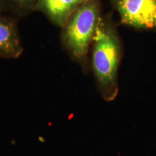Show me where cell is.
Returning <instances> with one entry per match:
<instances>
[{
	"mask_svg": "<svg viewBox=\"0 0 156 156\" xmlns=\"http://www.w3.org/2000/svg\"><path fill=\"white\" fill-rule=\"evenodd\" d=\"M91 67L97 87L106 101L119 93L118 74L122 58V44L112 15L101 16L92 43Z\"/></svg>",
	"mask_w": 156,
	"mask_h": 156,
	"instance_id": "cell-1",
	"label": "cell"
},
{
	"mask_svg": "<svg viewBox=\"0 0 156 156\" xmlns=\"http://www.w3.org/2000/svg\"><path fill=\"white\" fill-rule=\"evenodd\" d=\"M101 0H89L77 6L62 28V41L74 62L84 73L88 70V51L99 24Z\"/></svg>",
	"mask_w": 156,
	"mask_h": 156,
	"instance_id": "cell-2",
	"label": "cell"
},
{
	"mask_svg": "<svg viewBox=\"0 0 156 156\" xmlns=\"http://www.w3.org/2000/svg\"><path fill=\"white\" fill-rule=\"evenodd\" d=\"M122 24L142 30L156 29V0H110Z\"/></svg>",
	"mask_w": 156,
	"mask_h": 156,
	"instance_id": "cell-3",
	"label": "cell"
},
{
	"mask_svg": "<svg viewBox=\"0 0 156 156\" xmlns=\"http://www.w3.org/2000/svg\"><path fill=\"white\" fill-rule=\"evenodd\" d=\"M23 52V46L16 23L0 14V56L16 58Z\"/></svg>",
	"mask_w": 156,
	"mask_h": 156,
	"instance_id": "cell-4",
	"label": "cell"
},
{
	"mask_svg": "<svg viewBox=\"0 0 156 156\" xmlns=\"http://www.w3.org/2000/svg\"><path fill=\"white\" fill-rule=\"evenodd\" d=\"M79 4L75 0H38L36 11H40L58 28H62Z\"/></svg>",
	"mask_w": 156,
	"mask_h": 156,
	"instance_id": "cell-5",
	"label": "cell"
},
{
	"mask_svg": "<svg viewBox=\"0 0 156 156\" xmlns=\"http://www.w3.org/2000/svg\"><path fill=\"white\" fill-rule=\"evenodd\" d=\"M9 4L17 13L26 15L31 12L36 11L38 0H7Z\"/></svg>",
	"mask_w": 156,
	"mask_h": 156,
	"instance_id": "cell-6",
	"label": "cell"
},
{
	"mask_svg": "<svg viewBox=\"0 0 156 156\" xmlns=\"http://www.w3.org/2000/svg\"><path fill=\"white\" fill-rule=\"evenodd\" d=\"M6 0H0V12H1L2 9L4 8L5 5Z\"/></svg>",
	"mask_w": 156,
	"mask_h": 156,
	"instance_id": "cell-7",
	"label": "cell"
},
{
	"mask_svg": "<svg viewBox=\"0 0 156 156\" xmlns=\"http://www.w3.org/2000/svg\"><path fill=\"white\" fill-rule=\"evenodd\" d=\"M75 1L77 3L79 4V5H80V4L85 2L89 1V0H75Z\"/></svg>",
	"mask_w": 156,
	"mask_h": 156,
	"instance_id": "cell-8",
	"label": "cell"
}]
</instances>
